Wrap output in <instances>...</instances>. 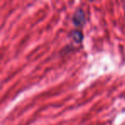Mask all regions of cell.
Returning a JSON list of instances; mask_svg holds the SVG:
<instances>
[{"label":"cell","instance_id":"obj_1","mask_svg":"<svg viewBox=\"0 0 125 125\" xmlns=\"http://www.w3.org/2000/svg\"><path fill=\"white\" fill-rule=\"evenodd\" d=\"M72 21H73V23L75 24V26L79 27V28L82 27L85 24L86 21L85 12L82 9H77L75 10V14H74Z\"/></svg>","mask_w":125,"mask_h":125},{"label":"cell","instance_id":"obj_2","mask_svg":"<svg viewBox=\"0 0 125 125\" xmlns=\"http://www.w3.org/2000/svg\"><path fill=\"white\" fill-rule=\"evenodd\" d=\"M70 36H71V38L73 39L75 42H77V43H80L82 40V39H83V35H82V32L79 31V30H75V31L71 32Z\"/></svg>","mask_w":125,"mask_h":125},{"label":"cell","instance_id":"obj_3","mask_svg":"<svg viewBox=\"0 0 125 125\" xmlns=\"http://www.w3.org/2000/svg\"><path fill=\"white\" fill-rule=\"evenodd\" d=\"M91 1H93V0H91Z\"/></svg>","mask_w":125,"mask_h":125}]
</instances>
